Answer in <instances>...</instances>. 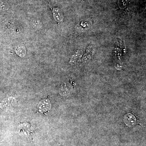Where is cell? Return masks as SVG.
<instances>
[{
  "label": "cell",
  "mask_w": 146,
  "mask_h": 146,
  "mask_svg": "<svg viewBox=\"0 0 146 146\" xmlns=\"http://www.w3.org/2000/svg\"><path fill=\"white\" fill-rule=\"evenodd\" d=\"M124 122L127 126L132 127L136 123V119L133 114L128 113L124 116Z\"/></svg>",
  "instance_id": "cell-1"
},
{
  "label": "cell",
  "mask_w": 146,
  "mask_h": 146,
  "mask_svg": "<svg viewBox=\"0 0 146 146\" xmlns=\"http://www.w3.org/2000/svg\"><path fill=\"white\" fill-rule=\"evenodd\" d=\"M53 16L55 21L57 22H62L63 21V14L59 8H55L53 9Z\"/></svg>",
  "instance_id": "cell-2"
},
{
  "label": "cell",
  "mask_w": 146,
  "mask_h": 146,
  "mask_svg": "<svg viewBox=\"0 0 146 146\" xmlns=\"http://www.w3.org/2000/svg\"><path fill=\"white\" fill-rule=\"evenodd\" d=\"M51 104L50 102L48 101L47 100L42 101L39 103V111H46L50 109Z\"/></svg>",
  "instance_id": "cell-3"
},
{
  "label": "cell",
  "mask_w": 146,
  "mask_h": 146,
  "mask_svg": "<svg viewBox=\"0 0 146 146\" xmlns=\"http://www.w3.org/2000/svg\"><path fill=\"white\" fill-rule=\"evenodd\" d=\"M129 0H118V4L119 7L121 9L125 8L127 6Z\"/></svg>",
  "instance_id": "cell-4"
},
{
  "label": "cell",
  "mask_w": 146,
  "mask_h": 146,
  "mask_svg": "<svg viewBox=\"0 0 146 146\" xmlns=\"http://www.w3.org/2000/svg\"><path fill=\"white\" fill-rule=\"evenodd\" d=\"M16 51L18 55L21 56V57H23L25 54V50L24 47L21 46L18 47L17 49H16Z\"/></svg>",
  "instance_id": "cell-5"
}]
</instances>
